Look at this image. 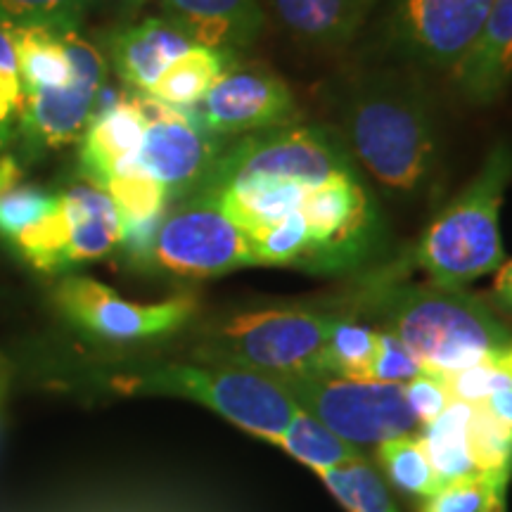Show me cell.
<instances>
[{
    "label": "cell",
    "mask_w": 512,
    "mask_h": 512,
    "mask_svg": "<svg viewBox=\"0 0 512 512\" xmlns=\"http://www.w3.org/2000/svg\"><path fill=\"white\" fill-rule=\"evenodd\" d=\"M328 304L351 316H373L392 332L427 373L446 377L494 361L512 332L479 294L437 283L411 285L382 271Z\"/></svg>",
    "instance_id": "6da1fadb"
},
{
    "label": "cell",
    "mask_w": 512,
    "mask_h": 512,
    "mask_svg": "<svg viewBox=\"0 0 512 512\" xmlns=\"http://www.w3.org/2000/svg\"><path fill=\"white\" fill-rule=\"evenodd\" d=\"M349 155L389 195L415 197L439 171L441 138L430 93L406 69L361 72L339 102Z\"/></svg>",
    "instance_id": "7a4b0ae2"
},
{
    "label": "cell",
    "mask_w": 512,
    "mask_h": 512,
    "mask_svg": "<svg viewBox=\"0 0 512 512\" xmlns=\"http://www.w3.org/2000/svg\"><path fill=\"white\" fill-rule=\"evenodd\" d=\"M510 183L512 147L498 140L470 183L434 216L420 240L380 271L403 278L411 268H420L430 275V283L444 287H467L498 271L505 261L501 207Z\"/></svg>",
    "instance_id": "3957f363"
},
{
    "label": "cell",
    "mask_w": 512,
    "mask_h": 512,
    "mask_svg": "<svg viewBox=\"0 0 512 512\" xmlns=\"http://www.w3.org/2000/svg\"><path fill=\"white\" fill-rule=\"evenodd\" d=\"M337 316L328 302L252 306L211 325L197 356L202 363L249 370L275 382L332 375L330 332Z\"/></svg>",
    "instance_id": "277c9868"
},
{
    "label": "cell",
    "mask_w": 512,
    "mask_h": 512,
    "mask_svg": "<svg viewBox=\"0 0 512 512\" xmlns=\"http://www.w3.org/2000/svg\"><path fill=\"white\" fill-rule=\"evenodd\" d=\"M98 382L119 394L188 399L219 413L252 437L278 444L302 408L280 382L221 363H164L100 375Z\"/></svg>",
    "instance_id": "5b68a950"
},
{
    "label": "cell",
    "mask_w": 512,
    "mask_h": 512,
    "mask_svg": "<svg viewBox=\"0 0 512 512\" xmlns=\"http://www.w3.org/2000/svg\"><path fill=\"white\" fill-rule=\"evenodd\" d=\"M299 211L311 238L306 273L358 271L384 247V219L356 166L313 185Z\"/></svg>",
    "instance_id": "8992f818"
},
{
    "label": "cell",
    "mask_w": 512,
    "mask_h": 512,
    "mask_svg": "<svg viewBox=\"0 0 512 512\" xmlns=\"http://www.w3.org/2000/svg\"><path fill=\"white\" fill-rule=\"evenodd\" d=\"M147 266L176 278L204 280L259 266L247 233L209 192L197 190L166 209Z\"/></svg>",
    "instance_id": "52a82bcc"
},
{
    "label": "cell",
    "mask_w": 512,
    "mask_h": 512,
    "mask_svg": "<svg viewBox=\"0 0 512 512\" xmlns=\"http://www.w3.org/2000/svg\"><path fill=\"white\" fill-rule=\"evenodd\" d=\"M302 411L349 444H382L420 430L403 384L306 375L280 380Z\"/></svg>",
    "instance_id": "ba28073f"
},
{
    "label": "cell",
    "mask_w": 512,
    "mask_h": 512,
    "mask_svg": "<svg viewBox=\"0 0 512 512\" xmlns=\"http://www.w3.org/2000/svg\"><path fill=\"white\" fill-rule=\"evenodd\" d=\"M349 166H354V159L335 128L290 124L242 136L238 143L223 150L204 185L233 181V178L320 183Z\"/></svg>",
    "instance_id": "9c48e42d"
},
{
    "label": "cell",
    "mask_w": 512,
    "mask_h": 512,
    "mask_svg": "<svg viewBox=\"0 0 512 512\" xmlns=\"http://www.w3.org/2000/svg\"><path fill=\"white\" fill-rule=\"evenodd\" d=\"M496 0H387L384 50L396 60L451 72L484 27Z\"/></svg>",
    "instance_id": "30bf717a"
},
{
    "label": "cell",
    "mask_w": 512,
    "mask_h": 512,
    "mask_svg": "<svg viewBox=\"0 0 512 512\" xmlns=\"http://www.w3.org/2000/svg\"><path fill=\"white\" fill-rule=\"evenodd\" d=\"M57 309L62 316L102 342H143L178 332L197 311L195 297L166 299L159 304H138L124 299L93 278H67L57 285Z\"/></svg>",
    "instance_id": "8fae6325"
},
{
    "label": "cell",
    "mask_w": 512,
    "mask_h": 512,
    "mask_svg": "<svg viewBox=\"0 0 512 512\" xmlns=\"http://www.w3.org/2000/svg\"><path fill=\"white\" fill-rule=\"evenodd\" d=\"M200 126L219 138L249 136L297 124L299 107L280 74L261 64H230L200 105L192 107Z\"/></svg>",
    "instance_id": "7c38bea8"
},
{
    "label": "cell",
    "mask_w": 512,
    "mask_h": 512,
    "mask_svg": "<svg viewBox=\"0 0 512 512\" xmlns=\"http://www.w3.org/2000/svg\"><path fill=\"white\" fill-rule=\"evenodd\" d=\"M64 48L72 62V81L62 88L24 93L19 128L43 147H62L83 138L93 117L95 95L105 86L102 55L76 31H64Z\"/></svg>",
    "instance_id": "4fadbf2b"
},
{
    "label": "cell",
    "mask_w": 512,
    "mask_h": 512,
    "mask_svg": "<svg viewBox=\"0 0 512 512\" xmlns=\"http://www.w3.org/2000/svg\"><path fill=\"white\" fill-rule=\"evenodd\" d=\"M223 150V140L200 126L188 107L183 117L147 126L138 164L164 185L171 200H183L207 183Z\"/></svg>",
    "instance_id": "5bb4252c"
},
{
    "label": "cell",
    "mask_w": 512,
    "mask_h": 512,
    "mask_svg": "<svg viewBox=\"0 0 512 512\" xmlns=\"http://www.w3.org/2000/svg\"><path fill=\"white\" fill-rule=\"evenodd\" d=\"M377 0H261L266 19L306 50H339L363 29Z\"/></svg>",
    "instance_id": "9a60e30c"
},
{
    "label": "cell",
    "mask_w": 512,
    "mask_h": 512,
    "mask_svg": "<svg viewBox=\"0 0 512 512\" xmlns=\"http://www.w3.org/2000/svg\"><path fill=\"white\" fill-rule=\"evenodd\" d=\"M460 98L470 105H494L512 83V0H496L484 27L451 69Z\"/></svg>",
    "instance_id": "2e32d148"
},
{
    "label": "cell",
    "mask_w": 512,
    "mask_h": 512,
    "mask_svg": "<svg viewBox=\"0 0 512 512\" xmlns=\"http://www.w3.org/2000/svg\"><path fill=\"white\" fill-rule=\"evenodd\" d=\"M166 19L195 46L233 50L252 46L266 27L261 0H159Z\"/></svg>",
    "instance_id": "e0dca14e"
},
{
    "label": "cell",
    "mask_w": 512,
    "mask_h": 512,
    "mask_svg": "<svg viewBox=\"0 0 512 512\" xmlns=\"http://www.w3.org/2000/svg\"><path fill=\"white\" fill-rule=\"evenodd\" d=\"M145 131L147 124L133 105L131 93L121 91L119 105L91 119L83 133L81 169L88 181L102 188L112 176L140 169L138 152Z\"/></svg>",
    "instance_id": "ac0fdd59"
},
{
    "label": "cell",
    "mask_w": 512,
    "mask_h": 512,
    "mask_svg": "<svg viewBox=\"0 0 512 512\" xmlns=\"http://www.w3.org/2000/svg\"><path fill=\"white\" fill-rule=\"evenodd\" d=\"M195 46L169 19L128 24L112 36L110 53L117 74L133 91H150L171 62Z\"/></svg>",
    "instance_id": "d6986e66"
},
{
    "label": "cell",
    "mask_w": 512,
    "mask_h": 512,
    "mask_svg": "<svg viewBox=\"0 0 512 512\" xmlns=\"http://www.w3.org/2000/svg\"><path fill=\"white\" fill-rule=\"evenodd\" d=\"M62 207L69 223V266L102 259L121 247L124 221L117 204L100 185H72L62 195Z\"/></svg>",
    "instance_id": "ffe728a7"
},
{
    "label": "cell",
    "mask_w": 512,
    "mask_h": 512,
    "mask_svg": "<svg viewBox=\"0 0 512 512\" xmlns=\"http://www.w3.org/2000/svg\"><path fill=\"white\" fill-rule=\"evenodd\" d=\"M230 55L233 53H228V50L192 46L188 53L166 67V72L159 76L147 93L155 95L166 105L176 107V110L200 105L216 79L233 64Z\"/></svg>",
    "instance_id": "44dd1931"
},
{
    "label": "cell",
    "mask_w": 512,
    "mask_h": 512,
    "mask_svg": "<svg viewBox=\"0 0 512 512\" xmlns=\"http://www.w3.org/2000/svg\"><path fill=\"white\" fill-rule=\"evenodd\" d=\"M472 403L451 401L437 420L427 422L420 430V441L434 475L441 484L456 482V479L479 475L467 448V420H470Z\"/></svg>",
    "instance_id": "7402d4cb"
},
{
    "label": "cell",
    "mask_w": 512,
    "mask_h": 512,
    "mask_svg": "<svg viewBox=\"0 0 512 512\" xmlns=\"http://www.w3.org/2000/svg\"><path fill=\"white\" fill-rule=\"evenodd\" d=\"M15 46L24 93L62 88L72 81V62L60 31L43 27L8 29Z\"/></svg>",
    "instance_id": "603a6c76"
},
{
    "label": "cell",
    "mask_w": 512,
    "mask_h": 512,
    "mask_svg": "<svg viewBox=\"0 0 512 512\" xmlns=\"http://www.w3.org/2000/svg\"><path fill=\"white\" fill-rule=\"evenodd\" d=\"M278 446L290 453L294 460L311 467L316 475L318 472L332 470V467L361 460L358 446L337 437L335 432H330L328 427L320 425V422L306 411L297 413V418L290 422V427L283 432V437L278 439Z\"/></svg>",
    "instance_id": "cb8c5ba5"
},
{
    "label": "cell",
    "mask_w": 512,
    "mask_h": 512,
    "mask_svg": "<svg viewBox=\"0 0 512 512\" xmlns=\"http://www.w3.org/2000/svg\"><path fill=\"white\" fill-rule=\"evenodd\" d=\"M377 465L382 467L384 475L396 489L415 498H430L441 489L439 477L434 475L430 458L422 448L420 437L406 434V437H394L382 441L375 448Z\"/></svg>",
    "instance_id": "d4e9b609"
},
{
    "label": "cell",
    "mask_w": 512,
    "mask_h": 512,
    "mask_svg": "<svg viewBox=\"0 0 512 512\" xmlns=\"http://www.w3.org/2000/svg\"><path fill=\"white\" fill-rule=\"evenodd\" d=\"M318 477L347 512H399L380 475L363 458L318 472Z\"/></svg>",
    "instance_id": "484cf974"
},
{
    "label": "cell",
    "mask_w": 512,
    "mask_h": 512,
    "mask_svg": "<svg viewBox=\"0 0 512 512\" xmlns=\"http://www.w3.org/2000/svg\"><path fill=\"white\" fill-rule=\"evenodd\" d=\"M467 448L479 475H512V430L496 420L484 403H472L467 420Z\"/></svg>",
    "instance_id": "4316f807"
},
{
    "label": "cell",
    "mask_w": 512,
    "mask_h": 512,
    "mask_svg": "<svg viewBox=\"0 0 512 512\" xmlns=\"http://www.w3.org/2000/svg\"><path fill=\"white\" fill-rule=\"evenodd\" d=\"M375 349L377 330L368 328L366 323H361L351 313L339 311L330 332L332 375L349 377V380H370V366H373Z\"/></svg>",
    "instance_id": "83f0119b"
},
{
    "label": "cell",
    "mask_w": 512,
    "mask_h": 512,
    "mask_svg": "<svg viewBox=\"0 0 512 512\" xmlns=\"http://www.w3.org/2000/svg\"><path fill=\"white\" fill-rule=\"evenodd\" d=\"M102 190L117 204L124 226L126 223L162 221L171 202V195L164 185L147 176L143 169L112 176L102 185Z\"/></svg>",
    "instance_id": "f1b7e54d"
},
{
    "label": "cell",
    "mask_w": 512,
    "mask_h": 512,
    "mask_svg": "<svg viewBox=\"0 0 512 512\" xmlns=\"http://www.w3.org/2000/svg\"><path fill=\"white\" fill-rule=\"evenodd\" d=\"M17 249V254L27 261L29 266L38 268L43 273H55L69 266L67 249H69V223L64 216L62 195L60 204L50 211L46 219H41L34 226L22 230L15 240L10 242Z\"/></svg>",
    "instance_id": "f546056e"
},
{
    "label": "cell",
    "mask_w": 512,
    "mask_h": 512,
    "mask_svg": "<svg viewBox=\"0 0 512 512\" xmlns=\"http://www.w3.org/2000/svg\"><path fill=\"white\" fill-rule=\"evenodd\" d=\"M93 0H0V27L76 31Z\"/></svg>",
    "instance_id": "4dcf8cb0"
},
{
    "label": "cell",
    "mask_w": 512,
    "mask_h": 512,
    "mask_svg": "<svg viewBox=\"0 0 512 512\" xmlns=\"http://www.w3.org/2000/svg\"><path fill=\"white\" fill-rule=\"evenodd\" d=\"M57 204H60V195L22 181L0 190V238L12 242L22 230L46 219Z\"/></svg>",
    "instance_id": "1f68e13d"
},
{
    "label": "cell",
    "mask_w": 512,
    "mask_h": 512,
    "mask_svg": "<svg viewBox=\"0 0 512 512\" xmlns=\"http://www.w3.org/2000/svg\"><path fill=\"white\" fill-rule=\"evenodd\" d=\"M510 477L475 475L441 486L437 494L425 498L420 512H486L498 489L508 486Z\"/></svg>",
    "instance_id": "d6a6232c"
},
{
    "label": "cell",
    "mask_w": 512,
    "mask_h": 512,
    "mask_svg": "<svg viewBox=\"0 0 512 512\" xmlns=\"http://www.w3.org/2000/svg\"><path fill=\"white\" fill-rule=\"evenodd\" d=\"M24 112V86L19 79V64L12 36L0 27V147L8 143L12 128Z\"/></svg>",
    "instance_id": "836d02e7"
},
{
    "label": "cell",
    "mask_w": 512,
    "mask_h": 512,
    "mask_svg": "<svg viewBox=\"0 0 512 512\" xmlns=\"http://www.w3.org/2000/svg\"><path fill=\"white\" fill-rule=\"evenodd\" d=\"M444 384L453 401L482 403L489 399L491 394L510 387L512 373L503 366L501 356H498L494 361L482 363V366H472L467 370H460V373L446 375Z\"/></svg>",
    "instance_id": "e575fe53"
},
{
    "label": "cell",
    "mask_w": 512,
    "mask_h": 512,
    "mask_svg": "<svg viewBox=\"0 0 512 512\" xmlns=\"http://www.w3.org/2000/svg\"><path fill=\"white\" fill-rule=\"evenodd\" d=\"M377 330V349L373 366H370V380L387 384H406L415 377L427 375L422 363L396 339L392 332ZM432 375V373H430Z\"/></svg>",
    "instance_id": "d590c367"
},
{
    "label": "cell",
    "mask_w": 512,
    "mask_h": 512,
    "mask_svg": "<svg viewBox=\"0 0 512 512\" xmlns=\"http://www.w3.org/2000/svg\"><path fill=\"white\" fill-rule=\"evenodd\" d=\"M403 394H406L408 403H411L420 427L427 425V422L437 420L439 415L448 408V403L453 401L444 384V377L430 375V373L415 377V380L403 384Z\"/></svg>",
    "instance_id": "8d00e7d4"
},
{
    "label": "cell",
    "mask_w": 512,
    "mask_h": 512,
    "mask_svg": "<svg viewBox=\"0 0 512 512\" xmlns=\"http://www.w3.org/2000/svg\"><path fill=\"white\" fill-rule=\"evenodd\" d=\"M494 297L501 309L512 313V261H503L494 278Z\"/></svg>",
    "instance_id": "74e56055"
},
{
    "label": "cell",
    "mask_w": 512,
    "mask_h": 512,
    "mask_svg": "<svg viewBox=\"0 0 512 512\" xmlns=\"http://www.w3.org/2000/svg\"><path fill=\"white\" fill-rule=\"evenodd\" d=\"M486 408H489V413L494 415L496 420H501L505 427H510L512 430V384L510 387L501 389V392L491 394L489 399L482 401Z\"/></svg>",
    "instance_id": "f35d334b"
},
{
    "label": "cell",
    "mask_w": 512,
    "mask_h": 512,
    "mask_svg": "<svg viewBox=\"0 0 512 512\" xmlns=\"http://www.w3.org/2000/svg\"><path fill=\"white\" fill-rule=\"evenodd\" d=\"M19 181H22V169H19L15 157H0V190L10 188V185H15Z\"/></svg>",
    "instance_id": "ab89813d"
},
{
    "label": "cell",
    "mask_w": 512,
    "mask_h": 512,
    "mask_svg": "<svg viewBox=\"0 0 512 512\" xmlns=\"http://www.w3.org/2000/svg\"><path fill=\"white\" fill-rule=\"evenodd\" d=\"M8 363L5 358L0 356V415H3V403H5V394H8Z\"/></svg>",
    "instance_id": "60d3db41"
},
{
    "label": "cell",
    "mask_w": 512,
    "mask_h": 512,
    "mask_svg": "<svg viewBox=\"0 0 512 512\" xmlns=\"http://www.w3.org/2000/svg\"><path fill=\"white\" fill-rule=\"evenodd\" d=\"M505 491H508V486H503V489H498L494 498H491L489 508L486 512H508V503H505Z\"/></svg>",
    "instance_id": "b9f144b4"
},
{
    "label": "cell",
    "mask_w": 512,
    "mask_h": 512,
    "mask_svg": "<svg viewBox=\"0 0 512 512\" xmlns=\"http://www.w3.org/2000/svg\"><path fill=\"white\" fill-rule=\"evenodd\" d=\"M501 363H503V366H505V368H508V370H510V373H512V344H510V347H508V349H505V351H503V354H501Z\"/></svg>",
    "instance_id": "7bdbcfd3"
},
{
    "label": "cell",
    "mask_w": 512,
    "mask_h": 512,
    "mask_svg": "<svg viewBox=\"0 0 512 512\" xmlns=\"http://www.w3.org/2000/svg\"><path fill=\"white\" fill-rule=\"evenodd\" d=\"M133 3H140V0H133Z\"/></svg>",
    "instance_id": "ee69618b"
}]
</instances>
